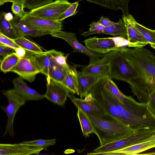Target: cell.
I'll return each mask as SVG.
<instances>
[{"instance_id":"d590c367","label":"cell","mask_w":155,"mask_h":155,"mask_svg":"<svg viewBox=\"0 0 155 155\" xmlns=\"http://www.w3.org/2000/svg\"><path fill=\"white\" fill-rule=\"evenodd\" d=\"M78 5V1L72 3L70 7L59 17L57 21L62 22L65 18L76 15L78 12L77 9Z\"/></svg>"},{"instance_id":"ac0fdd59","label":"cell","mask_w":155,"mask_h":155,"mask_svg":"<svg viewBox=\"0 0 155 155\" xmlns=\"http://www.w3.org/2000/svg\"><path fill=\"white\" fill-rule=\"evenodd\" d=\"M77 74L79 95L81 98L85 97L90 93L95 84L100 79L105 77L88 75L78 71H77Z\"/></svg>"},{"instance_id":"5bb4252c","label":"cell","mask_w":155,"mask_h":155,"mask_svg":"<svg viewBox=\"0 0 155 155\" xmlns=\"http://www.w3.org/2000/svg\"><path fill=\"white\" fill-rule=\"evenodd\" d=\"M45 148L43 147L18 143L0 144V155L38 154Z\"/></svg>"},{"instance_id":"83f0119b","label":"cell","mask_w":155,"mask_h":155,"mask_svg":"<svg viewBox=\"0 0 155 155\" xmlns=\"http://www.w3.org/2000/svg\"><path fill=\"white\" fill-rule=\"evenodd\" d=\"M4 12L0 14V33L7 37L15 39L19 37L10 21L4 18Z\"/></svg>"},{"instance_id":"d4e9b609","label":"cell","mask_w":155,"mask_h":155,"mask_svg":"<svg viewBox=\"0 0 155 155\" xmlns=\"http://www.w3.org/2000/svg\"><path fill=\"white\" fill-rule=\"evenodd\" d=\"M111 35L115 37L124 38L127 39V31L123 19H120L119 21L114 24L105 27L100 34Z\"/></svg>"},{"instance_id":"f546056e","label":"cell","mask_w":155,"mask_h":155,"mask_svg":"<svg viewBox=\"0 0 155 155\" xmlns=\"http://www.w3.org/2000/svg\"><path fill=\"white\" fill-rule=\"evenodd\" d=\"M19 58L15 53L6 56L1 61V70L4 73L11 71L17 64Z\"/></svg>"},{"instance_id":"e0dca14e","label":"cell","mask_w":155,"mask_h":155,"mask_svg":"<svg viewBox=\"0 0 155 155\" xmlns=\"http://www.w3.org/2000/svg\"><path fill=\"white\" fill-rule=\"evenodd\" d=\"M14 89L16 93L26 101H39L45 98L44 95L28 86L21 77L12 81Z\"/></svg>"},{"instance_id":"3957f363","label":"cell","mask_w":155,"mask_h":155,"mask_svg":"<svg viewBox=\"0 0 155 155\" xmlns=\"http://www.w3.org/2000/svg\"><path fill=\"white\" fill-rule=\"evenodd\" d=\"M93 125L100 146L128 136L135 131L117 120H107L87 115Z\"/></svg>"},{"instance_id":"f35d334b","label":"cell","mask_w":155,"mask_h":155,"mask_svg":"<svg viewBox=\"0 0 155 155\" xmlns=\"http://www.w3.org/2000/svg\"><path fill=\"white\" fill-rule=\"evenodd\" d=\"M15 53V49L0 44V55L3 59L8 55Z\"/></svg>"},{"instance_id":"836d02e7","label":"cell","mask_w":155,"mask_h":155,"mask_svg":"<svg viewBox=\"0 0 155 155\" xmlns=\"http://www.w3.org/2000/svg\"><path fill=\"white\" fill-rule=\"evenodd\" d=\"M53 1V0H27L25 4V7L31 10L51 2Z\"/></svg>"},{"instance_id":"44dd1931","label":"cell","mask_w":155,"mask_h":155,"mask_svg":"<svg viewBox=\"0 0 155 155\" xmlns=\"http://www.w3.org/2000/svg\"><path fill=\"white\" fill-rule=\"evenodd\" d=\"M30 55L40 73L44 74L47 77H49L51 70V63L46 51L36 53L26 51Z\"/></svg>"},{"instance_id":"5b68a950","label":"cell","mask_w":155,"mask_h":155,"mask_svg":"<svg viewBox=\"0 0 155 155\" xmlns=\"http://www.w3.org/2000/svg\"><path fill=\"white\" fill-rule=\"evenodd\" d=\"M155 134V130H147L135 131L131 134L94 149L87 155H104L105 153L117 151L139 143L142 140Z\"/></svg>"},{"instance_id":"603a6c76","label":"cell","mask_w":155,"mask_h":155,"mask_svg":"<svg viewBox=\"0 0 155 155\" xmlns=\"http://www.w3.org/2000/svg\"><path fill=\"white\" fill-rule=\"evenodd\" d=\"M102 82L104 88L119 102L124 104L128 96L123 94L108 75L102 78Z\"/></svg>"},{"instance_id":"d6a6232c","label":"cell","mask_w":155,"mask_h":155,"mask_svg":"<svg viewBox=\"0 0 155 155\" xmlns=\"http://www.w3.org/2000/svg\"><path fill=\"white\" fill-rule=\"evenodd\" d=\"M20 143L24 145L40 147H43L45 150H47V148L49 146L55 144L56 139H54L45 140L40 139L31 141H25Z\"/></svg>"},{"instance_id":"ab89813d","label":"cell","mask_w":155,"mask_h":155,"mask_svg":"<svg viewBox=\"0 0 155 155\" xmlns=\"http://www.w3.org/2000/svg\"><path fill=\"white\" fill-rule=\"evenodd\" d=\"M147 104L149 110L155 116V91L149 94Z\"/></svg>"},{"instance_id":"8992f818","label":"cell","mask_w":155,"mask_h":155,"mask_svg":"<svg viewBox=\"0 0 155 155\" xmlns=\"http://www.w3.org/2000/svg\"><path fill=\"white\" fill-rule=\"evenodd\" d=\"M84 42L90 50L100 54H105L126 46L130 47L127 39L119 37L99 38L95 36L86 39Z\"/></svg>"},{"instance_id":"7a4b0ae2","label":"cell","mask_w":155,"mask_h":155,"mask_svg":"<svg viewBox=\"0 0 155 155\" xmlns=\"http://www.w3.org/2000/svg\"><path fill=\"white\" fill-rule=\"evenodd\" d=\"M103 78L95 84L90 93L108 113L126 126L130 127L136 114L134 99L129 96L124 104L119 102L104 88L102 82Z\"/></svg>"},{"instance_id":"4fadbf2b","label":"cell","mask_w":155,"mask_h":155,"mask_svg":"<svg viewBox=\"0 0 155 155\" xmlns=\"http://www.w3.org/2000/svg\"><path fill=\"white\" fill-rule=\"evenodd\" d=\"M50 35L53 37L64 40L72 48L74 52H79L87 55L90 59L99 58L104 56L92 51L81 44L78 41L76 34L74 33L61 31L52 33Z\"/></svg>"},{"instance_id":"52a82bcc","label":"cell","mask_w":155,"mask_h":155,"mask_svg":"<svg viewBox=\"0 0 155 155\" xmlns=\"http://www.w3.org/2000/svg\"><path fill=\"white\" fill-rule=\"evenodd\" d=\"M2 93L6 97L8 102L7 106L1 107L7 117L5 129L2 137L8 134L11 137H13L15 135L13 127L14 117L18 110L25 105L26 101L17 94L14 89L2 91Z\"/></svg>"},{"instance_id":"1f68e13d","label":"cell","mask_w":155,"mask_h":155,"mask_svg":"<svg viewBox=\"0 0 155 155\" xmlns=\"http://www.w3.org/2000/svg\"><path fill=\"white\" fill-rule=\"evenodd\" d=\"M57 66L51 68L49 75L47 78H50L54 81L62 84L66 75L68 71L70 68Z\"/></svg>"},{"instance_id":"b9f144b4","label":"cell","mask_w":155,"mask_h":155,"mask_svg":"<svg viewBox=\"0 0 155 155\" xmlns=\"http://www.w3.org/2000/svg\"><path fill=\"white\" fill-rule=\"evenodd\" d=\"M15 53L17 56L21 59L24 58L26 54V51L23 48L20 47L15 49Z\"/></svg>"},{"instance_id":"30bf717a","label":"cell","mask_w":155,"mask_h":155,"mask_svg":"<svg viewBox=\"0 0 155 155\" xmlns=\"http://www.w3.org/2000/svg\"><path fill=\"white\" fill-rule=\"evenodd\" d=\"M21 20L29 28L36 30L48 32L51 34L61 31V21L42 19L26 14Z\"/></svg>"},{"instance_id":"f6af8a7d","label":"cell","mask_w":155,"mask_h":155,"mask_svg":"<svg viewBox=\"0 0 155 155\" xmlns=\"http://www.w3.org/2000/svg\"><path fill=\"white\" fill-rule=\"evenodd\" d=\"M153 140H155V134L149 137H148L142 140L141 141H140L139 143L144 142L145 141Z\"/></svg>"},{"instance_id":"7402d4cb","label":"cell","mask_w":155,"mask_h":155,"mask_svg":"<svg viewBox=\"0 0 155 155\" xmlns=\"http://www.w3.org/2000/svg\"><path fill=\"white\" fill-rule=\"evenodd\" d=\"M68 1V0H65ZM94 3L106 8L115 10L120 9L123 16L129 15L128 3L129 0H80Z\"/></svg>"},{"instance_id":"ffe728a7","label":"cell","mask_w":155,"mask_h":155,"mask_svg":"<svg viewBox=\"0 0 155 155\" xmlns=\"http://www.w3.org/2000/svg\"><path fill=\"white\" fill-rule=\"evenodd\" d=\"M18 16L15 15L11 22L19 37L28 36L36 37L51 34L48 32L32 29L28 26Z\"/></svg>"},{"instance_id":"6da1fadb","label":"cell","mask_w":155,"mask_h":155,"mask_svg":"<svg viewBox=\"0 0 155 155\" xmlns=\"http://www.w3.org/2000/svg\"><path fill=\"white\" fill-rule=\"evenodd\" d=\"M120 49L138 74L129 84L132 93L140 102L147 103L155 91V55L143 47Z\"/></svg>"},{"instance_id":"f1b7e54d","label":"cell","mask_w":155,"mask_h":155,"mask_svg":"<svg viewBox=\"0 0 155 155\" xmlns=\"http://www.w3.org/2000/svg\"><path fill=\"white\" fill-rule=\"evenodd\" d=\"M13 40L18 46L24 49L26 51L36 53L43 52L38 45L25 38V36H20Z\"/></svg>"},{"instance_id":"484cf974","label":"cell","mask_w":155,"mask_h":155,"mask_svg":"<svg viewBox=\"0 0 155 155\" xmlns=\"http://www.w3.org/2000/svg\"><path fill=\"white\" fill-rule=\"evenodd\" d=\"M77 115L84 136L87 137L91 133L94 134L92 123L88 115L80 108H77Z\"/></svg>"},{"instance_id":"4316f807","label":"cell","mask_w":155,"mask_h":155,"mask_svg":"<svg viewBox=\"0 0 155 155\" xmlns=\"http://www.w3.org/2000/svg\"><path fill=\"white\" fill-rule=\"evenodd\" d=\"M51 63V68L57 66L65 68L70 67L67 62V56L61 51L54 49L47 51Z\"/></svg>"},{"instance_id":"2e32d148","label":"cell","mask_w":155,"mask_h":155,"mask_svg":"<svg viewBox=\"0 0 155 155\" xmlns=\"http://www.w3.org/2000/svg\"><path fill=\"white\" fill-rule=\"evenodd\" d=\"M109 71L108 61L103 56L101 58H90L89 64L84 67L81 72L88 75L105 76L108 75Z\"/></svg>"},{"instance_id":"60d3db41","label":"cell","mask_w":155,"mask_h":155,"mask_svg":"<svg viewBox=\"0 0 155 155\" xmlns=\"http://www.w3.org/2000/svg\"><path fill=\"white\" fill-rule=\"evenodd\" d=\"M97 22L105 27L112 25L116 23L111 21L107 18H105L103 16L100 17L99 20Z\"/></svg>"},{"instance_id":"d6986e66","label":"cell","mask_w":155,"mask_h":155,"mask_svg":"<svg viewBox=\"0 0 155 155\" xmlns=\"http://www.w3.org/2000/svg\"><path fill=\"white\" fill-rule=\"evenodd\" d=\"M155 147V140L136 143L119 150L105 153L104 155H132L138 154Z\"/></svg>"},{"instance_id":"9c48e42d","label":"cell","mask_w":155,"mask_h":155,"mask_svg":"<svg viewBox=\"0 0 155 155\" xmlns=\"http://www.w3.org/2000/svg\"><path fill=\"white\" fill-rule=\"evenodd\" d=\"M68 97L77 108H80L87 115L107 120H117L107 112L90 93L84 99L75 97L70 93Z\"/></svg>"},{"instance_id":"ee69618b","label":"cell","mask_w":155,"mask_h":155,"mask_svg":"<svg viewBox=\"0 0 155 155\" xmlns=\"http://www.w3.org/2000/svg\"><path fill=\"white\" fill-rule=\"evenodd\" d=\"M4 16L5 19L8 21H12L14 17L12 14L10 12H4Z\"/></svg>"},{"instance_id":"7c38bea8","label":"cell","mask_w":155,"mask_h":155,"mask_svg":"<svg viewBox=\"0 0 155 155\" xmlns=\"http://www.w3.org/2000/svg\"><path fill=\"white\" fill-rule=\"evenodd\" d=\"M11 71L17 74L19 77L30 83L34 81L36 75L40 73V71L27 52L25 57L20 59Z\"/></svg>"},{"instance_id":"8d00e7d4","label":"cell","mask_w":155,"mask_h":155,"mask_svg":"<svg viewBox=\"0 0 155 155\" xmlns=\"http://www.w3.org/2000/svg\"><path fill=\"white\" fill-rule=\"evenodd\" d=\"M25 5L16 2H12L11 9L15 15L21 18L24 17L28 13L24 10Z\"/></svg>"},{"instance_id":"e575fe53","label":"cell","mask_w":155,"mask_h":155,"mask_svg":"<svg viewBox=\"0 0 155 155\" xmlns=\"http://www.w3.org/2000/svg\"><path fill=\"white\" fill-rule=\"evenodd\" d=\"M89 25V30L81 34L83 36L86 37L92 34H100V32L105 28L104 26L96 21L92 22Z\"/></svg>"},{"instance_id":"74e56055","label":"cell","mask_w":155,"mask_h":155,"mask_svg":"<svg viewBox=\"0 0 155 155\" xmlns=\"http://www.w3.org/2000/svg\"><path fill=\"white\" fill-rule=\"evenodd\" d=\"M0 44L15 49L20 47L13 39L0 33Z\"/></svg>"},{"instance_id":"8fae6325","label":"cell","mask_w":155,"mask_h":155,"mask_svg":"<svg viewBox=\"0 0 155 155\" xmlns=\"http://www.w3.org/2000/svg\"><path fill=\"white\" fill-rule=\"evenodd\" d=\"M47 90L44 94L45 98L58 105H63L69 94L68 90L50 78H47Z\"/></svg>"},{"instance_id":"ba28073f","label":"cell","mask_w":155,"mask_h":155,"mask_svg":"<svg viewBox=\"0 0 155 155\" xmlns=\"http://www.w3.org/2000/svg\"><path fill=\"white\" fill-rule=\"evenodd\" d=\"M65 0H56L28 12L30 16L48 20L57 21L71 5Z\"/></svg>"},{"instance_id":"bcb514c9","label":"cell","mask_w":155,"mask_h":155,"mask_svg":"<svg viewBox=\"0 0 155 155\" xmlns=\"http://www.w3.org/2000/svg\"><path fill=\"white\" fill-rule=\"evenodd\" d=\"M150 44L151 47L155 49V44L150 43Z\"/></svg>"},{"instance_id":"7dc6e473","label":"cell","mask_w":155,"mask_h":155,"mask_svg":"<svg viewBox=\"0 0 155 155\" xmlns=\"http://www.w3.org/2000/svg\"><path fill=\"white\" fill-rule=\"evenodd\" d=\"M146 154H148V155H155V152H152L151 153H148Z\"/></svg>"},{"instance_id":"4dcf8cb0","label":"cell","mask_w":155,"mask_h":155,"mask_svg":"<svg viewBox=\"0 0 155 155\" xmlns=\"http://www.w3.org/2000/svg\"><path fill=\"white\" fill-rule=\"evenodd\" d=\"M133 24L142 36L150 43L155 44V30L147 28L137 22L133 18Z\"/></svg>"},{"instance_id":"cb8c5ba5","label":"cell","mask_w":155,"mask_h":155,"mask_svg":"<svg viewBox=\"0 0 155 155\" xmlns=\"http://www.w3.org/2000/svg\"><path fill=\"white\" fill-rule=\"evenodd\" d=\"M77 66H71L68 71L66 77L62 84L71 92L79 95Z\"/></svg>"},{"instance_id":"7bdbcfd3","label":"cell","mask_w":155,"mask_h":155,"mask_svg":"<svg viewBox=\"0 0 155 155\" xmlns=\"http://www.w3.org/2000/svg\"><path fill=\"white\" fill-rule=\"evenodd\" d=\"M27 0H0V5L1 6L7 2H16L25 5Z\"/></svg>"},{"instance_id":"277c9868","label":"cell","mask_w":155,"mask_h":155,"mask_svg":"<svg viewBox=\"0 0 155 155\" xmlns=\"http://www.w3.org/2000/svg\"><path fill=\"white\" fill-rule=\"evenodd\" d=\"M109 63L108 76L111 78L130 84L138 76L136 70L121 51L120 48L104 54Z\"/></svg>"},{"instance_id":"9a60e30c","label":"cell","mask_w":155,"mask_h":155,"mask_svg":"<svg viewBox=\"0 0 155 155\" xmlns=\"http://www.w3.org/2000/svg\"><path fill=\"white\" fill-rule=\"evenodd\" d=\"M133 17L130 14L122 17L127 29V39L130 44V47H143L149 43L134 26L132 20Z\"/></svg>"}]
</instances>
